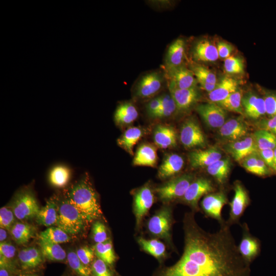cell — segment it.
<instances>
[{"instance_id": "5b68a950", "label": "cell", "mask_w": 276, "mask_h": 276, "mask_svg": "<svg viewBox=\"0 0 276 276\" xmlns=\"http://www.w3.org/2000/svg\"><path fill=\"white\" fill-rule=\"evenodd\" d=\"M11 209L16 219L26 220L36 217L40 208L32 191L24 189L14 196Z\"/></svg>"}, {"instance_id": "4316f807", "label": "cell", "mask_w": 276, "mask_h": 276, "mask_svg": "<svg viewBox=\"0 0 276 276\" xmlns=\"http://www.w3.org/2000/svg\"><path fill=\"white\" fill-rule=\"evenodd\" d=\"M138 116L139 112L135 105L126 101L117 106L114 113V120L117 125L123 126L132 124Z\"/></svg>"}, {"instance_id": "4dcf8cb0", "label": "cell", "mask_w": 276, "mask_h": 276, "mask_svg": "<svg viewBox=\"0 0 276 276\" xmlns=\"http://www.w3.org/2000/svg\"><path fill=\"white\" fill-rule=\"evenodd\" d=\"M43 257L41 250L35 247L23 248L18 254L19 263L24 270L32 269L39 266L43 262Z\"/></svg>"}, {"instance_id": "8992f818", "label": "cell", "mask_w": 276, "mask_h": 276, "mask_svg": "<svg viewBox=\"0 0 276 276\" xmlns=\"http://www.w3.org/2000/svg\"><path fill=\"white\" fill-rule=\"evenodd\" d=\"M195 177L192 174H183L175 177L155 189L159 198L169 201L181 198Z\"/></svg>"}, {"instance_id": "83f0119b", "label": "cell", "mask_w": 276, "mask_h": 276, "mask_svg": "<svg viewBox=\"0 0 276 276\" xmlns=\"http://www.w3.org/2000/svg\"><path fill=\"white\" fill-rule=\"evenodd\" d=\"M231 161L228 157L221 158L206 168L208 173L211 175L218 185L223 186L228 180L231 172Z\"/></svg>"}, {"instance_id": "11a10c76", "label": "cell", "mask_w": 276, "mask_h": 276, "mask_svg": "<svg viewBox=\"0 0 276 276\" xmlns=\"http://www.w3.org/2000/svg\"><path fill=\"white\" fill-rule=\"evenodd\" d=\"M160 106V96L152 98L146 105L147 113L150 117H152L159 109Z\"/></svg>"}, {"instance_id": "ba28073f", "label": "cell", "mask_w": 276, "mask_h": 276, "mask_svg": "<svg viewBox=\"0 0 276 276\" xmlns=\"http://www.w3.org/2000/svg\"><path fill=\"white\" fill-rule=\"evenodd\" d=\"M179 139L181 143L186 149L202 148L206 143L203 131L193 118H188L182 123Z\"/></svg>"}, {"instance_id": "8d00e7d4", "label": "cell", "mask_w": 276, "mask_h": 276, "mask_svg": "<svg viewBox=\"0 0 276 276\" xmlns=\"http://www.w3.org/2000/svg\"><path fill=\"white\" fill-rule=\"evenodd\" d=\"M161 106L159 109L151 118H167L177 112L175 101L170 93H165L160 96Z\"/></svg>"}, {"instance_id": "7dc6e473", "label": "cell", "mask_w": 276, "mask_h": 276, "mask_svg": "<svg viewBox=\"0 0 276 276\" xmlns=\"http://www.w3.org/2000/svg\"><path fill=\"white\" fill-rule=\"evenodd\" d=\"M256 125L259 129L268 131L276 135V116L261 119Z\"/></svg>"}, {"instance_id": "5bb4252c", "label": "cell", "mask_w": 276, "mask_h": 276, "mask_svg": "<svg viewBox=\"0 0 276 276\" xmlns=\"http://www.w3.org/2000/svg\"><path fill=\"white\" fill-rule=\"evenodd\" d=\"M196 110L206 125L211 128L219 129L226 122V110L217 103L209 102L200 104Z\"/></svg>"}, {"instance_id": "44dd1931", "label": "cell", "mask_w": 276, "mask_h": 276, "mask_svg": "<svg viewBox=\"0 0 276 276\" xmlns=\"http://www.w3.org/2000/svg\"><path fill=\"white\" fill-rule=\"evenodd\" d=\"M193 60L198 62H211L219 58L216 46L208 39H200L193 44L191 50Z\"/></svg>"}, {"instance_id": "836d02e7", "label": "cell", "mask_w": 276, "mask_h": 276, "mask_svg": "<svg viewBox=\"0 0 276 276\" xmlns=\"http://www.w3.org/2000/svg\"><path fill=\"white\" fill-rule=\"evenodd\" d=\"M41 251L44 257L54 261H62L67 258L65 250L58 244L39 240Z\"/></svg>"}, {"instance_id": "277c9868", "label": "cell", "mask_w": 276, "mask_h": 276, "mask_svg": "<svg viewBox=\"0 0 276 276\" xmlns=\"http://www.w3.org/2000/svg\"><path fill=\"white\" fill-rule=\"evenodd\" d=\"M167 84L164 71L154 70L143 74L135 82L133 93L135 98L146 99L153 98Z\"/></svg>"}, {"instance_id": "d4e9b609", "label": "cell", "mask_w": 276, "mask_h": 276, "mask_svg": "<svg viewBox=\"0 0 276 276\" xmlns=\"http://www.w3.org/2000/svg\"><path fill=\"white\" fill-rule=\"evenodd\" d=\"M184 165L183 158L176 153H169L165 156L158 170V176L166 179L178 173Z\"/></svg>"}, {"instance_id": "4fadbf2b", "label": "cell", "mask_w": 276, "mask_h": 276, "mask_svg": "<svg viewBox=\"0 0 276 276\" xmlns=\"http://www.w3.org/2000/svg\"><path fill=\"white\" fill-rule=\"evenodd\" d=\"M172 213L170 208H163L154 215L148 222V229L153 235L170 240Z\"/></svg>"}, {"instance_id": "d6a6232c", "label": "cell", "mask_w": 276, "mask_h": 276, "mask_svg": "<svg viewBox=\"0 0 276 276\" xmlns=\"http://www.w3.org/2000/svg\"><path fill=\"white\" fill-rule=\"evenodd\" d=\"M10 234L18 244H22L29 241L34 236V227L27 223L15 222L9 231Z\"/></svg>"}, {"instance_id": "484cf974", "label": "cell", "mask_w": 276, "mask_h": 276, "mask_svg": "<svg viewBox=\"0 0 276 276\" xmlns=\"http://www.w3.org/2000/svg\"><path fill=\"white\" fill-rule=\"evenodd\" d=\"M242 104L244 113L249 118L258 119L266 114L263 98L254 94L243 97Z\"/></svg>"}, {"instance_id": "9f6ffc18", "label": "cell", "mask_w": 276, "mask_h": 276, "mask_svg": "<svg viewBox=\"0 0 276 276\" xmlns=\"http://www.w3.org/2000/svg\"><path fill=\"white\" fill-rule=\"evenodd\" d=\"M148 2L151 6L158 10L167 9L170 8L173 4L171 1L168 0L149 1Z\"/></svg>"}, {"instance_id": "603a6c76", "label": "cell", "mask_w": 276, "mask_h": 276, "mask_svg": "<svg viewBox=\"0 0 276 276\" xmlns=\"http://www.w3.org/2000/svg\"><path fill=\"white\" fill-rule=\"evenodd\" d=\"M193 72L200 87L208 93L216 87L218 82L216 75L206 66L194 63L189 68Z\"/></svg>"}, {"instance_id": "c3c4849f", "label": "cell", "mask_w": 276, "mask_h": 276, "mask_svg": "<svg viewBox=\"0 0 276 276\" xmlns=\"http://www.w3.org/2000/svg\"><path fill=\"white\" fill-rule=\"evenodd\" d=\"M263 98L265 103L266 114L270 117L276 116V93H268Z\"/></svg>"}, {"instance_id": "52a82bcc", "label": "cell", "mask_w": 276, "mask_h": 276, "mask_svg": "<svg viewBox=\"0 0 276 276\" xmlns=\"http://www.w3.org/2000/svg\"><path fill=\"white\" fill-rule=\"evenodd\" d=\"M233 189L234 194L232 200L228 202L229 216L226 221L230 226L240 224V219L250 203L248 192L241 181H235Z\"/></svg>"}, {"instance_id": "91938a15", "label": "cell", "mask_w": 276, "mask_h": 276, "mask_svg": "<svg viewBox=\"0 0 276 276\" xmlns=\"http://www.w3.org/2000/svg\"><path fill=\"white\" fill-rule=\"evenodd\" d=\"M16 276H39V275L34 272H26L23 273H20Z\"/></svg>"}, {"instance_id": "ee69618b", "label": "cell", "mask_w": 276, "mask_h": 276, "mask_svg": "<svg viewBox=\"0 0 276 276\" xmlns=\"http://www.w3.org/2000/svg\"><path fill=\"white\" fill-rule=\"evenodd\" d=\"M16 217L11 209L4 206L0 209V226L9 231L16 222Z\"/></svg>"}, {"instance_id": "9c48e42d", "label": "cell", "mask_w": 276, "mask_h": 276, "mask_svg": "<svg viewBox=\"0 0 276 276\" xmlns=\"http://www.w3.org/2000/svg\"><path fill=\"white\" fill-rule=\"evenodd\" d=\"M216 191L212 181L206 177L195 178L185 192L181 200L190 206L193 210L199 209L198 201L203 196Z\"/></svg>"}, {"instance_id": "2e32d148", "label": "cell", "mask_w": 276, "mask_h": 276, "mask_svg": "<svg viewBox=\"0 0 276 276\" xmlns=\"http://www.w3.org/2000/svg\"><path fill=\"white\" fill-rule=\"evenodd\" d=\"M154 201V195L149 185L146 184L135 193L133 199V210L137 225L148 213Z\"/></svg>"}, {"instance_id": "6f0895ef", "label": "cell", "mask_w": 276, "mask_h": 276, "mask_svg": "<svg viewBox=\"0 0 276 276\" xmlns=\"http://www.w3.org/2000/svg\"><path fill=\"white\" fill-rule=\"evenodd\" d=\"M15 268L0 266V276H12Z\"/></svg>"}, {"instance_id": "db71d44e", "label": "cell", "mask_w": 276, "mask_h": 276, "mask_svg": "<svg viewBox=\"0 0 276 276\" xmlns=\"http://www.w3.org/2000/svg\"><path fill=\"white\" fill-rule=\"evenodd\" d=\"M217 49L219 57L226 59L231 56L233 51V47L225 41H219L217 44Z\"/></svg>"}, {"instance_id": "74e56055", "label": "cell", "mask_w": 276, "mask_h": 276, "mask_svg": "<svg viewBox=\"0 0 276 276\" xmlns=\"http://www.w3.org/2000/svg\"><path fill=\"white\" fill-rule=\"evenodd\" d=\"M243 97L242 92L238 89L217 104L225 110L235 112L242 115L244 113L242 104Z\"/></svg>"}, {"instance_id": "ffe728a7", "label": "cell", "mask_w": 276, "mask_h": 276, "mask_svg": "<svg viewBox=\"0 0 276 276\" xmlns=\"http://www.w3.org/2000/svg\"><path fill=\"white\" fill-rule=\"evenodd\" d=\"M222 153L217 147H211L204 150H196L189 154V160L193 168H206L222 158Z\"/></svg>"}, {"instance_id": "cb8c5ba5", "label": "cell", "mask_w": 276, "mask_h": 276, "mask_svg": "<svg viewBox=\"0 0 276 276\" xmlns=\"http://www.w3.org/2000/svg\"><path fill=\"white\" fill-rule=\"evenodd\" d=\"M238 88V83L235 79L229 77H223L218 82L215 88L209 93V99L211 102L217 103L237 90Z\"/></svg>"}, {"instance_id": "f546056e", "label": "cell", "mask_w": 276, "mask_h": 276, "mask_svg": "<svg viewBox=\"0 0 276 276\" xmlns=\"http://www.w3.org/2000/svg\"><path fill=\"white\" fill-rule=\"evenodd\" d=\"M58 218V204L56 198H51L41 208L36 216L38 224L51 227L56 225Z\"/></svg>"}, {"instance_id": "e0dca14e", "label": "cell", "mask_w": 276, "mask_h": 276, "mask_svg": "<svg viewBox=\"0 0 276 276\" xmlns=\"http://www.w3.org/2000/svg\"><path fill=\"white\" fill-rule=\"evenodd\" d=\"M226 151L236 160L240 162L247 156L258 152L252 135L229 142L225 146Z\"/></svg>"}, {"instance_id": "b9f144b4", "label": "cell", "mask_w": 276, "mask_h": 276, "mask_svg": "<svg viewBox=\"0 0 276 276\" xmlns=\"http://www.w3.org/2000/svg\"><path fill=\"white\" fill-rule=\"evenodd\" d=\"M67 260L70 267L79 276H91V271L78 257L76 252L70 251L67 255Z\"/></svg>"}, {"instance_id": "680465c9", "label": "cell", "mask_w": 276, "mask_h": 276, "mask_svg": "<svg viewBox=\"0 0 276 276\" xmlns=\"http://www.w3.org/2000/svg\"><path fill=\"white\" fill-rule=\"evenodd\" d=\"M7 230L3 228H0V241L1 242L6 241V239L8 236Z\"/></svg>"}, {"instance_id": "7c38bea8", "label": "cell", "mask_w": 276, "mask_h": 276, "mask_svg": "<svg viewBox=\"0 0 276 276\" xmlns=\"http://www.w3.org/2000/svg\"><path fill=\"white\" fill-rule=\"evenodd\" d=\"M242 228V238L238 244V249L242 258L250 264L260 254V240L252 235L246 222L240 224Z\"/></svg>"}, {"instance_id": "6da1fadb", "label": "cell", "mask_w": 276, "mask_h": 276, "mask_svg": "<svg viewBox=\"0 0 276 276\" xmlns=\"http://www.w3.org/2000/svg\"><path fill=\"white\" fill-rule=\"evenodd\" d=\"M226 221L215 233L197 223L193 213L183 219L185 245L180 259L158 276H250Z\"/></svg>"}, {"instance_id": "7402d4cb", "label": "cell", "mask_w": 276, "mask_h": 276, "mask_svg": "<svg viewBox=\"0 0 276 276\" xmlns=\"http://www.w3.org/2000/svg\"><path fill=\"white\" fill-rule=\"evenodd\" d=\"M177 133L174 127L166 124L157 125L153 139L155 145L162 149L174 147L177 145Z\"/></svg>"}, {"instance_id": "3957f363", "label": "cell", "mask_w": 276, "mask_h": 276, "mask_svg": "<svg viewBox=\"0 0 276 276\" xmlns=\"http://www.w3.org/2000/svg\"><path fill=\"white\" fill-rule=\"evenodd\" d=\"M58 204V218L56 225L68 235L81 232L87 222L79 211L66 198H56Z\"/></svg>"}, {"instance_id": "e575fe53", "label": "cell", "mask_w": 276, "mask_h": 276, "mask_svg": "<svg viewBox=\"0 0 276 276\" xmlns=\"http://www.w3.org/2000/svg\"><path fill=\"white\" fill-rule=\"evenodd\" d=\"M39 240L59 244L68 242L70 237L59 227L51 226L40 233Z\"/></svg>"}, {"instance_id": "d6986e66", "label": "cell", "mask_w": 276, "mask_h": 276, "mask_svg": "<svg viewBox=\"0 0 276 276\" xmlns=\"http://www.w3.org/2000/svg\"><path fill=\"white\" fill-rule=\"evenodd\" d=\"M218 129L220 136L229 142L246 136L248 131L247 124L241 117L231 118L226 120Z\"/></svg>"}, {"instance_id": "f907efd6", "label": "cell", "mask_w": 276, "mask_h": 276, "mask_svg": "<svg viewBox=\"0 0 276 276\" xmlns=\"http://www.w3.org/2000/svg\"><path fill=\"white\" fill-rule=\"evenodd\" d=\"M76 252L80 261L86 266L92 261L95 253L93 249L86 246L80 247Z\"/></svg>"}, {"instance_id": "816d5d0a", "label": "cell", "mask_w": 276, "mask_h": 276, "mask_svg": "<svg viewBox=\"0 0 276 276\" xmlns=\"http://www.w3.org/2000/svg\"><path fill=\"white\" fill-rule=\"evenodd\" d=\"M16 253L15 247L10 242L4 241L0 243V255L11 260Z\"/></svg>"}, {"instance_id": "7a4b0ae2", "label": "cell", "mask_w": 276, "mask_h": 276, "mask_svg": "<svg viewBox=\"0 0 276 276\" xmlns=\"http://www.w3.org/2000/svg\"><path fill=\"white\" fill-rule=\"evenodd\" d=\"M65 197L87 222L101 217L102 212L97 195L87 177L72 185L67 191Z\"/></svg>"}, {"instance_id": "60d3db41", "label": "cell", "mask_w": 276, "mask_h": 276, "mask_svg": "<svg viewBox=\"0 0 276 276\" xmlns=\"http://www.w3.org/2000/svg\"><path fill=\"white\" fill-rule=\"evenodd\" d=\"M137 241L143 250L156 258L163 257L165 254V245L157 239L148 240L140 237Z\"/></svg>"}, {"instance_id": "7bdbcfd3", "label": "cell", "mask_w": 276, "mask_h": 276, "mask_svg": "<svg viewBox=\"0 0 276 276\" xmlns=\"http://www.w3.org/2000/svg\"><path fill=\"white\" fill-rule=\"evenodd\" d=\"M224 67L226 72L228 74H239L243 73L244 66L241 58L231 56L225 59Z\"/></svg>"}, {"instance_id": "ac0fdd59", "label": "cell", "mask_w": 276, "mask_h": 276, "mask_svg": "<svg viewBox=\"0 0 276 276\" xmlns=\"http://www.w3.org/2000/svg\"><path fill=\"white\" fill-rule=\"evenodd\" d=\"M169 90L176 104L177 112L188 111L197 103L200 97L197 87Z\"/></svg>"}, {"instance_id": "1f68e13d", "label": "cell", "mask_w": 276, "mask_h": 276, "mask_svg": "<svg viewBox=\"0 0 276 276\" xmlns=\"http://www.w3.org/2000/svg\"><path fill=\"white\" fill-rule=\"evenodd\" d=\"M145 133L144 129L141 127H129L117 140V144L129 154L133 155L134 146Z\"/></svg>"}, {"instance_id": "94428289", "label": "cell", "mask_w": 276, "mask_h": 276, "mask_svg": "<svg viewBox=\"0 0 276 276\" xmlns=\"http://www.w3.org/2000/svg\"><path fill=\"white\" fill-rule=\"evenodd\" d=\"M273 155H274V164L276 167V148H274L273 150Z\"/></svg>"}, {"instance_id": "bcb514c9", "label": "cell", "mask_w": 276, "mask_h": 276, "mask_svg": "<svg viewBox=\"0 0 276 276\" xmlns=\"http://www.w3.org/2000/svg\"><path fill=\"white\" fill-rule=\"evenodd\" d=\"M258 152L252 153L240 161L242 166L248 172L258 175Z\"/></svg>"}, {"instance_id": "9a60e30c", "label": "cell", "mask_w": 276, "mask_h": 276, "mask_svg": "<svg viewBox=\"0 0 276 276\" xmlns=\"http://www.w3.org/2000/svg\"><path fill=\"white\" fill-rule=\"evenodd\" d=\"M186 42L182 38L174 40L168 47L162 70H167L185 65Z\"/></svg>"}, {"instance_id": "ab89813d", "label": "cell", "mask_w": 276, "mask_h": 276, "mask_svg": "<svg viewBox=\"0 0 276 276\" xmlns=\"http://www.w3.org/2000/svg\"><path fill=\"white\" fill-rule=\"evenodd\" d=\"M94 250L98 258L107 265H111L116 260L112 244L110 239L104 242L96 243Z\"/></svg>"}, {"instance_id": "681fc988", "label": "cell", "mask_w": 276, "mask_h": 276, "mask_svg": "<svg viewBox=\"0 0 276 276\" xmlns=\"http://www.w3.org/2000/svg\"><path fill=\"white\" fill-rule=\"evenodd\" d=\"M92 271L95 276H111L107 264L99 258L94 261Z\"/></svg>"}, {"instance_id": "d590c367", "label": "cell", "mask_w": 276, "mask_h": 276, "mask_svg": "<svg viewBox=\"0 0 276 276\" xmlns=\"http://www.w3.org/2000/svg\"><path fill=\"white\" fill-rule=\"evenodd\" d=\"M70 176V170L67 167L58 165L51 169L49 178L52 185L57 188H62L67 183Z\"/></svg>"}, {"instance_id": "8fae6325", "label": "cell", "mask_w": 276, "mask_h": 276, "mask_svg": "<svg viewBox=\"0 0 276 276\" xmlns=\"http://www.w3.org/2000/svg\"><path fill=\"white\" fill-rule=\"evenodd\" d=\"M169 89H187L197 87L198 82L191 70L186 65L163 70Z\"/></svg>"}, {"instance_id": "30bf717a", "label": "cell", "mask_w": 276, "mask_h": 276, "mask_svg": "<svg viewBox=\"0 0 276 276\" xmlns=\"http://www.w3.org/2000/svg\"><path fill=\"white\" fill-rule=\"evenodd\" d=\"M227 203L226 193L224 191L220 190L205 195L200 205L206 217L217 220L221 224L225 222L222 216V210Z\"/></svg>"}, {"instance_id": "f6af8a7d", "label": "cell", "mask_w": 276, "mask_h": 276, "mask_svg": "<svg viewBox=\"0 0 276 276\" xmlns=\"http://www.w3.org/2000/svg\"><path fill=\"white\" fill-rule=\"evenodd\" d=\"M92 234L93 239L96 243L104 242L109 239L105 225L100 221H96L93 224Z\"/></svg>"}, {"instance_id": "f1b7e54d", "label": "cell", "mask_w": 276, "mask_h": 276, "mask_svg": "<svg viewBox=\"0 0 276 276\" xmlns=\"http://www.w3.org/2000/svg\"><path fill=\"white\" fill-rule=\"evenodd\" d=\"M156 147L148 143H143L138 147L133 160L134 166L154 167L157 161Z\"/></svg>"}, {"instance_id": "f5cc1de1", "label": "cell", "mask_w": 276, "mask_h": 276, "mask_svg": "<svg viewBox=\"0 0 276 276\" xmlns=\"http://www.w3.org/2000/svg\"><path fill=\"white\" fill-rule=\"evenodd\" d=\"M258 153L267 166L273 172L276 173V167L274 162L273 151L272 149L258 150Z\"/></svg>"}, {"instance_id": "f35d334b", "label": "cell", "mask_w": 276, "mask_h": 276, "mask_svg": "<svg viewBox=\"0 0 276 276\" xmlns=\"http://www.w3.org/2000/svg\"><path fill=\"white\" fill-rule=\"evenodd\" d=\"M258 150H273L276 148V135L264 130L259 129L252 134Z\"/></svg>"}]
</instances>
